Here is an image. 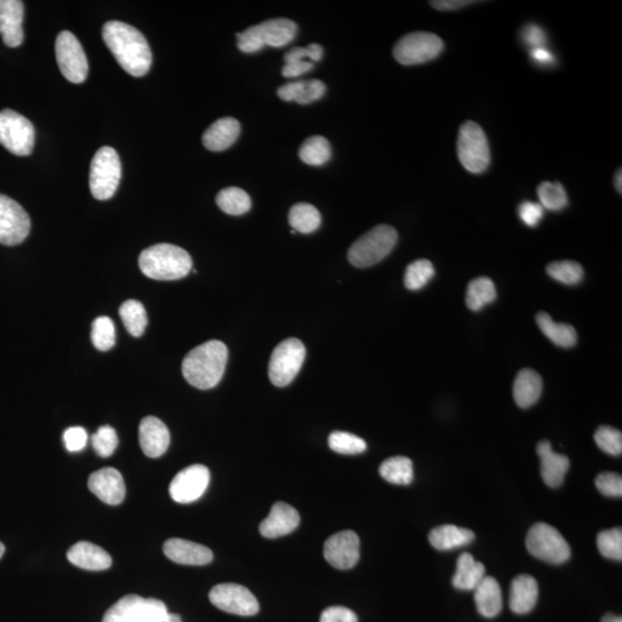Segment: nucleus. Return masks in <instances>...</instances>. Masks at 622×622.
I'll return each instance as SVG.
<instances>
[{"label":"nucleus","mask_w":622,"mask_h":622,"mask_svg":"<svg viewBox=\"0 0 622 622\" xmlns=\"http://www.w3.org/2000/svg\"><path fill=\"white\" fill-rule=\"evenodd\" d=\"M102 34L107 46L126 72L135 77L149 72L151 49L140 30L120 21H108Z\"/></svg>","instance_id":"f257e3e1"},{"label":"nucleus","mask_w":622,"mask_h":622,"mask_svg":"<svg viewBox=\"0 0 622 622\" xmlns=\"http://www.w3.org/2000/svg\"><path fill=\"white\" fill-rule=\"evenodd\" d=\"M228 360L229 351L224 342H204L186 355L182 361V375L191 386L210 390L219 384Z\"/></svg>","instance_id":"f03ea898"},{"label":"nucleus","mask_w":622,"mask_h":622,"mask_svg":"<svg viewBox=\"0 0 622 622\" xmlns=\"http://www.w3.org/2000/svg\"><path fill=\"white\" fill-rule=\"evenodd\" d=\"M143 275L155 280H178L189 276L193 268L190 255L182 248L158 243L141 252L138 258Z\"/></svg>","instance_id":"7ed1b4c3"},{"label":"nucleus","mask_w":622,"mask_h":622,"mask_svg":"<svg viewBox=\"0 0 622 622\" xmlns=\"http://www.w3.org/2000/svg\"><path fill=\"white\" fill-rule=\"evenodd\" d=\"M103 622H182L180 616L168 611L162 600L127 595L112 606Z\"/></svg>","instance_id":"20e7f679"},{"label":"nucleus","mask_w":622,"mask_h":622,"mask_svg":"<svg viewBox=\"0 0 622 622\" xmlns=\"http://www.w3.org/2000/svg\"><path fill=\"white\" fill-rule=\"evenodd\" d=\"M297 33L298 25L294 21L280 17L264 21L237 34V45L243 54H255L264 46L281 47L290 45Z\"/></svg>","instance_id":"39448f33"},{"label":"nucleus","mask_w":622,"mask_h":622,"mask_svg":"<svg viewBox=\"0 0 622 622\" xmlns=\"http://www.w3.org/2000/svg\"><path fill=\"white\" fill-rule=\"evenodd\" d=\"M398 242V232L390 225H378L356 240L348 250V260L356 268L372 267L384 260Z\"/></svg>","instance_id":"423d86ee"},{"label":"nucleus","mask_w":622,"mask_h":622,"mask_svg":"<svg viewBox=\"0 0 622 622\" xmlns=\"http://www.w3.org/2000/svg\"><path fill=\"white\" fill-rule=\"evenodd\" d=\"M121 179V162L118 152L103 147L96 152L90 165L91 194L99 201H107L116 194Z\"/></svg>","instance_id":"0eeeda50"},{"label":"nucleus","mask_w":622,"mask_h":622,"mask_svg":"<svg viewBox=\"0 0 622 622\" xmlns=\"http://www.w3.org/2000/svg\"><path fill=\"white\" fill-rule=\"evenodd\" d=\"M458 158L468 172L480 174L489 168L491 155L488 138L480 125L465 121L458 137Z\"/></svg>","instance_id":"6e6552de"},{"label":"nucleus","mask_w":622,"mask_h":622,"mask_svg":"<svg viewBox=\"0 0 622 622\" xmlns=\"http://www.w3.org/2000/svg\"><path fill=\"white\" fill-rule=\"evenodd\" d=\"M527 549L537 559L560 565L571 558V547L558 530L547 524L534 525L525 539Z\"/></svg>","instance_id":"1a4fd4ad"},{"label":"nucleus","mask_w":622,"mask_h":622,"mask_svg":"<svg viewBox=\"0 0 622 622\" xmlns=\"http://www.w3.org/2000/svg\"><path fill=\"white\" fill-rule=\"evenodd\" d=\"M306 347L297 338L286 339L272 352L269 364V377L273 385H290L301 371L306 359Z\"/></svg>","instance_id":"9d476101"},{"label":"nucleus","mask_w":622,"mask_h":622,"mask_svg":"<svg viewBox=\"0 0 622 622\" xmlns=\"http://www.w3.org/2000/svg\"><path fill=\"white\" fill-rule=\"evenodd\" d=\"M443 49L444 42L436 34L415 32L400 38L393 47V56L399 64L413 66L436 59Z\"/></svg>","instance_id":"9b49d317"},{"label":"nucleus","mask_w":622,"mask_h":622,"mask_svg":"<svg viewBox=\"0 0 622 622\" xmlns=\"http://www.w3.org/2000/svg\"><path fill=\"white\" fill-rule=\"evenodd\" d=\"M0 145L13 155L32 154L35 145L32 121L10 108L0 112Z\"/></svg>","instance_id":"f8f14e48"},{"label":"nucleus","mask_w":622,"mask_h":622,"mask_svg":"<svg viewBox=\"0 0 622 622\" xmlns=\"http://www.w3.org/2000/svg\"><path fill=\"white\" fill-rule=\"evenodd\" d=\"M56 56L65 79L72 84H82L86 81L89 71L88 59L76 35L67 30L58 35L56 41Z\"/></svg>","instance_id":"ddd939ff"},{"label":"nucleus","mask_w":622,"mask_h":622,"mask_svg":"<svg viewBox=\"0 0 622 622\" xmlns=\"http://www.w3.org/2000/svg\"><path fill=\"white\" fill-rule=\"evenodd\" d=\"M210 602L219 610L230 615L251 617L258 615L260 604L246 586L237 583H221L209 594Z\"/></svg>","instance_id":"4468645a"},{"label":"nucleus","mask_w":622,"mask_h":622,"mask_svg":"<svg viewBox=\"0 0 622 622\" xmlns=\"http://www.w3.org/2000/svg\"><path fill=\"white\" fill-rule=\"evenodd\" d=\"M32 221L27 211L15 199L0 194V243L17 246L29 236Z\"/></svg>","instance_id":"2eb2a0df"},{"label":"nucleus","mask_w":622,"mask_h":622,"mask_svg":"<svg viewBox=\"0 0 622 622\" xmlns=\"http://www.w3.org/2000/svg\"><path fill=\"white\" fill-rule=\"evenodd\" d=\"M209 483L210 472L206 465H189L174 476L169 484V495L176 503H194L206 493Z\"/></svg>","instance_id":"dca6fc26"},{"label":"nucleus","mask_w":622,"mask_h":622,"mask_svg":"<svg viewBox=\"0 0 622 622\" xmlns=\"http://www.w3.org/2000/svg\"><path fill=\"white\" fill-rule=\"evenodd\" d=\"M324 556L337 569H351L360 559V538L352 530L332 535L325 542Z\"/></svg>","instance_id":"f3484780"},{"label":"nucleus","mask_w":622,"mask_h":622,"mask_svg":"<svg viewBox=\"0 0 622 622\" xmlns=\"http://www.w3.org/2000/svg\"><path fill=\"white\" fill-rule=\"evenodd\" d=\"M88 488L103 503L117 506L124 502L126 486L123 475L115 468L107 467L91 474Z\"/></svg>","instance_id":"a211bd4d"},{"label":"nucleus","mask_w":622,"mask_h":622,"mask_svg":"<svg viewBox=\"0 0 622 622\" xmlns=\"http://www.w3.org/2000/svg\"><path fill=\"white\" fill-rule=\"evenodd\" d=\"M25 6L20 0H0V35L4 45L17 47L23 45Z\"/></svg>","instance_id":"6ab92c4d"},{"label":"nucleus","mask_w":622,"mask_h":622,"mask_svg":"<svg viewBox=\"0 0 622 622\" xmlns=\"http://www.w3.org/2000/svg\"><path fill=\"white\" fill-rule=\"evenodd\" d=\"M164 554L173 563L203 566L213 559L212 551L201 544L186 541L181 538L168 539L163 546Z\"/></svg>","instance_id":"aec40b11"},{"label":"nucleus","mask_w":622,"mask_h":622,"mask_svg":"<svg viewBox=\"0 0 622 622\" xmlns=\"http://www.w3.org/2000/svg\"><path fill=\"white\" fill-rule=\"evenodd\" d=\"M138 438L143 454L152 459L162 456L171 441L168 426L155 416H147L141 421Z\"/></svg>","instance_id":"412c9836"},{"label":"nucleus","mask_w":622,"mask_h":622,"mask_svg":"<svg viewBox=\"0 0 622 622\" xmlns=\"http://www.w3.org/2000/svg\"><path fill=\"white\" fill-rule=\"evenodd\" d=\"M300 515L294 507L286 503H276L271 512L260 525V533L265 538L285 536L299 527Z\"/></svg>","instance_id":"4be33fe9"},{"label":"nucleus","mask_w":622,"mask_h":622,"mask_svg":"<svg viewBox=\"0 0 622 622\" xmlns=\"http://www.w3.org/2000/svg\"><path fill=\"white\" fill-rule=\"evenodd\" d=\"M537 454L541 459V474L544 483L550 488H558L563 484L565 475L569 469V459L566 455L556 454L551 444L542 441L537 445Z\"/></svg>","instance_id":"5701e85b"},{"label":"nucleus","mask_w":622,"mask_h":622,"mask_svg":"<svg viewBox=\"0 0 622 622\" xmlns=\"http://www.w3.org/2000/svg\"><path fill=\"white\" fill-rule=\"evenodd\" d=\"M69 563L86 571H106L111 567L110 555L90 542H77L67 552Z\"/></svg>","instance_id":"b1692460"},{"label":"nucleus","mask_w":622,"mask_h":622,"mask_svg":"<svg viewBox=\"0 0 622 622\" xmlns=\"http://www.w3.org/2000/svg\"><path fill=\"white\" fill-rule=\"evenodd\" d=\"M241 126L232 117L215 121L203 134L202 141L208 150L220 152L229 149L240 137Z\"/></svg>","instance_id":"393cba45"},{"label":"nucleus","mask_w":622,"mask_h":622,"mask_svg":"<svg viewBox=\"0 0 622 622\" xmlns=\"http://www.w3.org/2000/svg\"><path fill=\"white\" fill-rule=\"evenodd\" d=\"M323 55V46L317 43H312L307 47H293L284 56L285 66L281 68L282 76L291 79L311 72L314 68V64L304 59L309 58L317 63L321 62Z\"/></svg>","instance_id":"a878e982"},{"label":"nucleus","mask_w":622,"mask_h":622,"mask_svg":"<svg viewBox=\"0 0 622 622\" xmlns=\"http://www.w3.org/2000/svg\"><path fill=\"white\" fill-rule=\"evenodd\" d=\"M538 598L537 581L530 576H519L511 586L510 607L516 615L533 611Z\"/></svg>","instance_id":"bb28decb"},{"label":"nucleus","mask_w":622,"mask_h":622,"mask_svg":"<svg viewBox=\"0 0 622 622\" xmlns=\"http://www.w3.org/2000/svg\"><path fill=\"white\" fill-rule=\"evenodd\" d=\"M325 93L324 82L317 79L291 82V84L280 87L277 91L282 101L297 102L301 106L319 101Z\"/></svg>","instance_id":"cd10ccee"},{"label":"nucleus","mask_w":622,"mask_h":622,"mask_svg":"<svg viewBox=\"0 0 622 622\" xmlns=\"http://www.w3.org/2000/svg\"><path fill=\"white\" fill-rule=\"evenodd\" d=\"M543 391L542 377L532 369H524L519 373L513 386V395L517 406L529 408L541 398Z\"/></svg>","instance_id":"c85d7f7f"},{"label":"nucleus","mask_w":622,"mask_h":622,"mask_svg":"<svg viewBox=\"0 0 622 622\" xmlns=\"http://www.w3.org/2000/svg\"><path fill=\"white\" fill-rule=\"evenodd\" d=\"M477 611L485 617H495L502 612L503 595L497 580L485 576L475 588Z\"/></svg>","instance_id":"c756f323"},{"label":"nucleus","mask_w":622,"mask_h":622,"mask_svg":"<svg viewBox=\"0 0 622 622\" xmlns=\"http://www.w3.org/2000/svg\"><path fill=\"white\" fill-rule=\"evenodd\" d=\"M475 538L472 530L456 527L454 525H443L429 534L430 544L439 551H449L468 546Z\"/></svg>","instance_id":"7c9ffc66"},{"label":"nucleus","mask_w":622,"mask_h":622,"mask_svg":"<svg viewBox=\"0 0 622 622\" xmlns=\"http://www.w3.org/2000/svg\"><path fill=\"white\" fill-rule=\"evenodd\" d=\"M485 577L484 565L474 559L469 554H463L459 556L456 564V572L452 583L459 590H475L483 578Z\"/></svg>","instance_id":"2f4dec72"},{"label":"nucleus","mask_w":622,"mask_h":622,"mask_svg":"<svg viewBox=\"0 0 622 622\" xmlns=\"http://www.w3.org/2000/svg\"><path fill=\"white\" fill-rule=\"evenodd\" d=\"M536 321L544 336L549 338L556 346L571 348L576 345L577 333L573 326L556 323L546 312H539Z\"/></svg>","instance_id":"473e14b6"},{"label":"nucleus","mask_w":622,"mask_h":622,"mask_svg":"<svg viewBox=\"0 0 622 622\" xmlns=\"http://www.w3.org/2000/svg\"><path fill=\"white\" fill-rule=\"evenodd\" d=\"M289 221L295 232L311 234L320 229L321 216L320 211L311 204L298 203L291 208Z\"/></svg>","instance_id":"72a5a7b5"},{"label":"nucleus","mask_w":622,"mask_h":622,"mask_svg":"<svg viewBox=\"0 0 622 622\" xmlns=\"http://www.w3.org/2000/svg\"><path fill=\"white\" fill-rule=\"evenodd\" d=\"M497 299V290L490 278L481 277L469 282L465 303L473 311H480Z\"/></svg>","instance_id":"f704fd0d"},{"label":"nucleus","mask_w":622,"mask_h":622,"mask_svg":"<svg viewBox=\"0 0 622 622\" xmlns=\"http://www.w3.org/2000/svg\"><path fill=\"white\" fill-rule=\"evenodd\" d=\"M380 474L385 481L393 484L408 485L414 478V469L411 459L406 456H393L381 464Z\"/></svg>","instance_id":"c9c22d12"},{"label":"nucleus","mask_w":622,"mask_h":622,"mask_svg":"<svg viewBox=\"0 0 622 622\" xmlns=\"http://www.w3.org/2000/svg\"><path fill=\"white\" fill-rule=\"evenodd\" d=\"M331 156L330 142L320 135L307 138L299 150L300 159L311 167H321L331 159Z\"/></svg>","instance_id":"e433bc0d"},{"label":"nucleus","mask_w":622,"mask_h":622,"mask_svg":"<svg viewBox=\"0 0 622 622\" xmlns=\"http://www.w3.org/2000/svg\"><path fill=\"white\" fill-rule=\"evenodd\" d=\"M121 321L130 336L141 337L146 331L148 316L145 306L138 300H127L119 309Z\"/></svg>","instance_id":"4c0bfd02"},{"label":"nucleus","mask_w":622,"mask_h":622,"mask_svg":"<svg viewBox=\"0 0 622 622\" xmlns=\"http://www.w3.org/2000/svg\"><path fill=\"white\" fill-rule=\"evenodd\" d=\"M217 206L230 216L245 215L251 208V199L245 190L238 187H229L220 190L216 198Z\"/></svg>","instance_id":"58836bf2"},{"label":"nucleus","mask_w":622,"mask_h":622,"mask_svg":"<svg viewBox=\"0 0 622 622\" xmlns=\"http://www.w3.org/2000/svg\"><path fill=\"white\" fill-rule=\"evenodd\" d=\"M537 194L541 206L547 210L560 211L567 207L566 190L560 182H543L538 187Z\"/></svg>","instance_id":"ea45409f"},{"label":"nucleus","mask_w":622,"mask_h":622,"mask_svg":"<svg viewBox=\"0 0 622 622\" xmlns=\"http://www.w3.org/2000/svg\"><path fill=\"white\" fill-rule=\"evenodd\" d=\"M433 277V264L428 260H417L408 265L404 272V286L410 291H419L428 285Z\"/></svg>","instance_id":"a19ab883"},{"label":"nucleus","mask_w":622,"mask_h":622,"mask_svg":"<svg viewBox=\"0 0 622 622\" xmlns=\"http://www.w3.org/2000/svg\"><path fill=\"white\" fill-rule=\"evenodd\" d=\"M91 342L98 351H110L116 343V328L107 316L97 317L91 325Z\"/></svg>","instance_id":"79ce46f5"},{"label":"nucleus","mask_w":622,"mask_h":622,"mask_svg":"<svg viewBox=\"0 0 622 622\" xmlns=\"http://www.w3.org/2000/svg\"><path fill=\"white\" fill-rule=\"evenodd\" d=\"M547 275L552 280L565 285H577L583 280V268L581 264L573 260H561L547 265Z\"/></svg>","instance_id":"37998d69"},{"label":"nucleus","mask_w":622,"mask_h":622,"mask_svg":"<svg viewBox=\"0 0 622 622\" xmlns=\"http://www.w3.org/2000/svg\"><path fill=\"white\" fill-rule=\"evenodd\" d=\"M329 446L341 454L354 455L363 454L367 450V443L353 433L334 432L330 434Z\"/></svg>","instance_id":"c03bdc74"},{"label":"nucleus","mask_w":622,"mask_h":622,"mask_svg":"<svg viewBox=\"0 0 622 622\" xmlns=\"http://www.w3.org/2000/svg\"><path fill=\"white\" fill-rule=\"evenodd\" d=\"M597 546L600 555L607 559L622 560V530L615 528L604 530L597 536Z\"/></svg>","instance_id":"a18cd8bd"},{"label":"nucleus","mask_w":622,"mask_h":622,"mask_svg":"<svg viewBox=\"0 0 622 622\" xmlns=\"http://www.w3.org/2000/svg\"><path fill=\"white\" fill-rule=\"evenodd\" d=\"M94 450L101 458H108L118 447V436L110 425H103L91 437Z\"/></svg>","instance_id":"49530a36"},{"label":"nucleus","mask_w":622,"mask_h":622,"mask_svg":"<svg viewBox=\"0 0 622 622\" xmlns=\"http://www.w3.org/2000/svg\"><path fill=\"white\" fill-rule=\"evenodd\" d=\"M595 442L600 450L611 455L622 454V433L611 426H600L595 433Z\"/></svg>","instance_id":"de8ad7c7"},{"label":"nucleus","mask_w":622,"mask_h":622,"mask_svg":"<svg viewBox=\"0 0 622 622\" xmlns=\"http://www.w3.org/2000/svg\"><path fill=\"white\" fill-rule=\"evenodd\" d=\"M596 486L607 497H621L622 478L617 473H602L596 477Z\"/></svg>","instance_id":"09e8293b"},{"label":"nucleus","mask_w":622,"mask_h":622,"mask_svg":"<svg viewBox=\"0 0 622 622\" xmlns=\"http://www.w3.org/2000/svg\"><path fill=\"white\" fill-rule=\"evenodd\" d=\"M517 211L521 220L529 228H536L544 216V208L541 204L530 201L522 202Z\"/></svg>","instance_id":"8fccbe9b"},{"label":"nucleus","mask_w":622,"mask_h":622,"mask_svg":"<svg viewBox=\"0 0 622 622\" xmlns=\"http://www.w3.org/2000/svg\"><path fill=\"white\" fill-rule=\"evenodd\" d=\"M64 443L69 452H80L88 443V433L81 426H72L64 433Z\"/></svg>","instance_id":"3c124183"},{"label":"nucleus","mask_w":622,"mask_h":622,"mask_svg":"<svg viewBox=\"0 0 622 622\" xmlns=\"http://www.w3.org/2000/svg\"><path fill=\"white\" fill-rule=\"evenodd\" d=\"M320 622H359L358 616L343 607H328L321 613Z\"/></svg>","instance_id":"603ef678"},{"label":"nucleus","mask_w":622,"mask_h":622,"mask_svg":"<svg viewBox=\"0 0 622 622\" xmlns=\"http://www.w3.org/2000/svg\"><path fill=\"white\" fill-rule=\"evenodd\" d=\"M524 40L528 46H533V49H537V47H544L546 37L541 27L536 25H530L525 28Z\"/></svg>","instance_id":"864d4df0"},{"label":"nucleus","mask_w":622,"mask_h":622,"mask_svg":"<svg viewBox=\"0 0 622 622\" xmlns=\"http://www.w3.org/2000/svg\"><path fill=\"white\" fill-rule=\"evenodd\" d=\"M474 3L475 2H469V0H436V2H430L432 6L438 11L459 10V8L471 5Z\"/></svg>","instance_id":"5fc2aeb1"},{"label":"nucleus","mask_w":622,"mask_h":622,"mask_svg":"<svg viewBox=\"0 0 622 622\" xmlns=\"http://www.w3.org/2000/svg\"><path fill=\"white\" fill-rule=\"evenodd\" d=\"M532 56L535 62L547 65L555 62V56L546 47H537L532 50Z\"/></svg>","instance_id":"6e6d98bb"},{"label":"nucleus","mask_w":622,"mask_h":622,"mask_svg":"<svg viewBox=\"0 0 622 622\" xmlns=\"http://www.w3.org/2000/svg\"><path fill=\"white\" fill-rule=\"evenodd\" d=\"M621 180H622V172H621V168H619V171L617 172L616 180H615L616 189H617V193H619V194L622 193V185H621L622 181Z\"/></svg>","instance_id":"4d7b16f0"},{"label":"nucleus","mask_w":622,"mask_h":622,"mask_svg":"<svg viewBox=\"0 0 622 622\" xmlns=\"http://www.w3.org/2000/svg\"><path fill=\"white\" fill-rule=\"evenodd\" d=\"M602 622H622V619L621 617L608 613V615L603 617Z\"/></svg>","instance_id":"13d9d810"},{"label":"nucleus","mask_w":622,"mask_h":622,"mask_svg":"<svg viewBox=\"0 0 622 622\" xmlns=\"http://www.w3.org/2000/svg\"><path fill=\"white\" fill-rule=\"evenodd\" d=\"M5 554V546H4V544L0 542V558Z\"/></svg>","instance_id":"bf43d9fd"}]
</instances>
